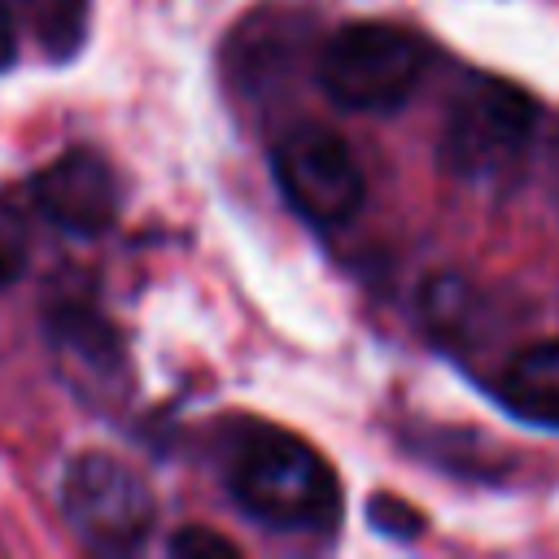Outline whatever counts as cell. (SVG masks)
<instances>
[{
	"label": "cell",
	"instance_id": "obj_7",
	"mask_svg": "<svg viewBox=\"0 0 559 559\" xmlns=\"http://www.w3.org/2000/svg\"><path fill=\"white\" fill-rule=\"evenodd\" d=\"M48 345L61 362V376L96 406L114 402L127 389V349L118 328L92 301H57L48 310Z\"/></svg>",
	"mask_w": 559,
	"mask_h": 559
},
{
	"label": "cell",
	"instance_id": "obj_4",
	"mask_svg": "<svg viewBox=\"0 0 559 559\" xmlns=\"http://www.w3.org/2000/svg\"><path fill=\"white\" fill-rule=\"evenodd\" d=\"M61 511L70 528L105 555H131L148 542L157 524L153 489L135 467L114 454L83 450L61 472Z\"/></svg>",
	"mask_w": 559,
	"mask_h": 559
},
{
	"label": "cell",
	"instance_id": "obj_10",
	"mask_svg": "<svg viewBox=\"0 0 559 559\" xmlns=\"http://www.w3.org/2000/svg\"><path fill=\"white\" fill-rule=\"evenodd\" d=\"M26 258H31V249H26V227H22V218H17L13 210H0V288H9V284L22 280Z\"/></svg>",
	"mask_w": 559,
	"mask_h": 559
},
{
	"label": "cell",
	"instance_id": "obj_9",
	"mask_svg": "<svg viewBox=\"0 0 559 559\" xmlns=\"http://www.w3.org/2000/svg\"><path fill=\"white\" fill-rule=\"evenodd\" d=\"M9 9L35 31V39L44 44V52L52 61H66L79 52V44L87 35L92 0H9Z\"/></svg>",
	"mask_w": 559,
	"mask_h": 559
},
{
	"label": "cell",
	"instance_id": "obj_1",
	"mask_svg": "<svg viewBox=\"0 0 559 559\" xmlns=\"http://www.w3.org/2000/svg\"><path fill=\"white\" fill-rule=\"evenodd\" d=\"M231 502L280 533H332L341 520V480L301 437L271 424H240L223 450Z\"/></svg>",
	"mask_w": 559,
	"mask_h": 559
},
{
	"label": "cell",
	"instance_id": "obj_2",
	"mask_svg": "<svg viewBox=\"0 0 559 559\" xmlns=\"http://www.w3.org/2000/svg\"><path fill=\"white\" fill-rule=\"evenodd\" d=\"M537 131V105L528 92L502 79H472L445 109L437 162L463 183H507L520 175Z\"/></svg>",
	"mask_w": 559,
	"mask_h": 559
},
{
	"label": "cell",
	"instance_id": "obj_11",
	"mask_svg": "<svg viewBox=\"0 0 559 559\" xmlns=\"http://www.w3.org/2000/svg\"><path fill=\"white\" fill-rule=\"evenodd\" d=\"M170 555H183V559H210V555H236V542L205 528V524H183L175 537H170Z\"/></svg>",
	"mask_w": 559,
	"mask_h": 559
},
{
	"label": "cell",
	"instance_id": "obj_8",
	"mask_svg": "<svg viewBox=\"0 0 559 559\" xmlns=\"http://www.w3.org/2000/svg\"><path fill=\"white\" fill-rule=\"evenodd\" d=\"M502 402L528 424L559 428V336L520 349L502 371Z\"/></svg>",
	"mask_w": 559,
	"mask_h": 559
},
{
	"label": "cell",
	"instance_id": "obj_5",
	"mask_svg": "<svg viewBox=\"0 0 559 559\" xmlns=\"http://www.w3.org/2000/svg\"><path fill=\"white\" fill-rule=\"evenodd\" d=\"M271 170L284 201L314 227L349 223L367 197V179L354 148L319 122L288 127L271 148Z\"/></svg>",
	"mask_w": 559,
	"mask_h": 559
},
{
	"label": "cell",
	"instance_id": "obj_3",
	"mask_svg": "<svg viewBox=\"0 0 559 559\" xmlns=\"http://www.w3.org/2000/svg\"><path fill=\"white\" fill-rule=\"evenodd\" d=\"M319 87L354 114H389L424 79V44L393 22H349L319 48Z\"/></svg>",
	"mask_w": 559,
	"mask_h": 559
},
{
	"label": "cell",
	"instance_id": "obj_6",
	"mask_svg": "<svg viewBox=\"0 0 559 559\" xmlns=\"http://www.w3.org/2000/svg\"><path fill=\"white\" fill-rule=\"evenodd\" d=\"M35 210L66 236H105L122 210V183L96 148H66L31 179Z\"/></svg>",
	"mask_w": 559,
	"mask_h": 559
},
{
	"label": "cell",
	"instance_id": "obj_12",
	"mask_svg": "<svg viewBox=\"0 0 559 559\" xmlns=\"http://www.w3.org/2000/svg\"><path fill=\"white\" fill-rule=\"evenodd\" d=\"M371 520H376V528H384V533H393V537L419 533V515H415L411 507L393 502V498H376V502H371Z\"/></svg>",
	"mask_w": 559,
	"mask_h": 559
},
{
	"label": "cell",
	"instance_id": "obj_13",
	"mask_svg": "<svg viewBox=\"0 0 559 559\" xmlns=\"http://www.w3.org/2000/svg\"><path fill=\"white\" fill-rule=\"evenodd\" d=\"M17 57V13L9 9V0H0V70H9Z\"/></svg>",
	"mask_w": 559,
	"mask_h": 559
}]
</instances>
